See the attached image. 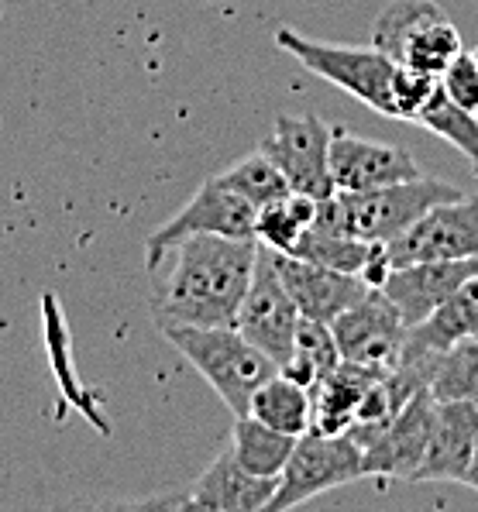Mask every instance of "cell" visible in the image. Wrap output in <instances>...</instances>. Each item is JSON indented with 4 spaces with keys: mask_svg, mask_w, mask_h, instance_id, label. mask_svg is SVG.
Segmentation results:
<instances>
[{
    "mask_svg": "<svg viewBox=\"0 0 478 512\" xmlns=\"http://www.w3.org/2000/svg\"><path fill=\"white\" fill-rule=\"evenodd\" d=\"M166 258L169 275L152 296L159 327H234L255 275L258 238L193 234Z\"/></svg>",
    "mask_w": 478,
    "mask_h": 512,
    "instance_id": "6da1fadb",
    "label": "cell"
},
{
    "mask_svg": "<svg viewBox=\"0 0 478 512\" xmlns=\"http://www.w3.org/2000/svg\"><path fill=\"white\" fill-rule=\"evenodd\" d=\"M454 196H461L458 186L427 176L365 189V193H341V189H334L331 196H324L317 203L313 227L331 234H348V238H362L372 244H389L406 227L417 224L430 207L454 200Z\"/></svg>",
    "mask_w": 478,
    "mask_h": 512,
    "instance_id": "7a4b0ae2",
    "label": "cell"
},
{
    "mask_svg": "<svg viewBox=\"0 0 478 512\" xmlns=\"http://www.w3.org/2000/svg\"><path fill=\"white\" fill-rule=\"evenodd\" d=\"M162 334L207 378L234 416H245L258 385L279 372L276 361L255 348L238 327H162Z\"/></svg>",
    "mask_w": 478,
    "mask_h": 512,
    "instance_id": "3957f363",
    "label": "cell"
},
{
    "mask_svg": "<svg viewBox=\"0 0 478 512\" xmlns=\"http://www.w3.org/2000/svg\"><path fill=\"white\" fill-rule=\"evenodd\" d=\"M276 45L282 52L293 55L303 69H310L313 76H320V80L338 86L348 97H355L358 104L399 121V107H396L399 62H393L386 52L375 49V45L355 49V45L317 42V38H307L293 28H279Z\"/></svg>",
    "mask_w": 478,
    "mask_h": 512,
    "instance_id": "277c9868",
    "label": "cell"
},
{
    "mask_svg": "<svg viewBox=\"0 0 478 512\" xmlns=\"http://www.w3.org/2000/svg\"><path fill=\"white\" fill-rule=\"evenodd\" d=\"M372 45L393 62L441 76L461 49V31L434 0H393L372 25Z\"/></svg>",
    "mask_w": 478,
    "mask_h": 512,
    "instance_id": "5b68a950",
    "label": "cell"
},
{
    "mask_svg": "<svg viewBox=\"0 0 478 512\" xmlns=\"http://www.w3.org/2000/svg\"><path fill=\"white\" fill-rule=\"evenodd\" d=\"M365 478L362 447L351 433H303L296 437V447L282 468L276 495L269 502V512H282L310 502L313 495H324L331 488L351 485Z\"/></svg>",
    "mask_w": 478,
    "mask_h": 512,
    "instance_id": "8992f818",
    "label": "cell"
},
{
    "mask_svg": "<svg viewBox=\"0 0 478 512\" xmlns=\"http://www.w3.org/2000/svg\"><path fill=\"white\" fill-rule=\"evenodd\" d=\"M255 217H258V207H252L241 193H234L221 176L207 179V183L183 203V210H176V217H169L166 224L145 241V265L155 272L166 262L169 251L176 248L179 241L193 238V234L255 238Z\"/></svg>",
    "mask_w": 478,
    "mask_h": 512,
    "instance_id": "52a82bcc",
    "label": "cell"
},
{
    "mask_svg": "<svg viewBox=\"0 0 478 512\" xmlns=\"http://www.w3.org/2000/svg\"><path fill=\"white\" fill-rule=\"evenodd\" d=\"M258 152H265L286 176L293 193L324 200L334 193L331 176V128L313 114H282L272 131L262 138Z\"/></svg>",
    "mask_w": 478,
    "mask_h": 512,
    "instance_id": "ba28073f",
    "label": "cell"
},
{
    "mask_svg": "<svg viewBox=\"0 0 478 512\" xmlns=\"http://www.w3.org/2000/svg\"><path fill=\"white\" fill-rule=\"evenodd\" d=\"M478 258V196H454L430 207L417 224L386 244V262H458Z\"/></svg>",
    "mask_w": 478,
    "mask_h": 512,
    "instance_id": "9c48e42d",
    "label": "cell"
},
{
    "mask_svg": "<svg viewBox=\"0 0 478 512\" xmlns=\"http://www.w3.org/2000/svg\"><path fill=\"white\" fill-rule=\"evenodd\" d=\"M234 327L269 354L276 365L289 358L296 341V327H300V310H296L293 296H289L286 282L276 269V255H272L269 244L258 241V258H255V275L252 286H248L245 299H241V310Z\"/></svg>",
    "mask_w": 478,
    "mask_h": 512,
    "instance_id": "30bf717a",
    "label": "cell"
},
{
    "mask_svg": "<svg viewBox=\"0 0 478 512\" xmlns=\"http://www.w3.org/2000/svg\"><path fill=\"white\" fill-rule=\"evenodd\" d=\"M331 330L344 361H355V365L368 368H393L399 354H403L406 330L410 327L403 324L393 299L382 293L379 286H372L355 306H348L334 320Z\"/></svg>",
    "mask_w": 478,
    "mask_h": 512,
    "instance_id": "8fae6325",
    "label": "cell"
},
{
    "mask_svg": "<svg viewBox=\"0 0 478 512\" xmlns=\"http://www.w3.org/2000/svg\"><path fill=\"white\" fill-rule=\"evenodd\" d=\"M331 176L341 193H365V189L406 183L423 176L410 148L382 145L372 138H358L351 131H331Z\"/></svg>",
    "mask_w": 478,
    "mask_h": 512,
    "instance_id": "7c38bea8",
    "label": "cell"
},
{
    "mask_svg": "<svg viewBox=\"0 0 478 512\" xmlns=\"http://www.w3.org/2000/svg\"><path fill=\"white\" fill-rule=\"evenodd\" d=\"M434 403L437 399L430 396V389L417 392L386 427L365 440L362 444L365 475L413 482V475H417V468H420V458H423V447H427Z\"/></svg>",
    "mask_w": 478,
    "mask_h": 512,
    "instance_id": "4fadbf2b",
    "label": "cell"
},
{
    "mask_svg": "<svg viewBox=\"0 0 478 512\" xmlns=\"http://www.w3.org/2000/svg\"><path fill=\"white\" fill-rule=\"evenodd\" d=\"M272 255H276V269L282 282H286L300 317L320 320V324H334L348 306H355L372 289V282H365L362 275L327 269V265L282 255V251H272Z\"/></svg>",
    "mask_w": 478,
    "mask_h": 512,
    "instance_id": "5bb4252c",
    "label": "cell"
},
{
    "mask_svg": "<svg viewBox=\"0 0 478 512\" xmlns=\"http://www.w3.org/2000/svg\"><path fill=\"white\" fill-rule=\"evenodd\" d=\"M478 272V258H458V262H410L393 265L382 275L379 289L393 299L406 327H417L437 306L448 299L468 275Z\"/></svg>",
    "mask_w": 478,
    "mask_h": 512,
    "instance_id": "9a60e30c",
    "label": "cell"
},
{
    "mask_svg": "<svg viewBox=\"0 0 478 512\" xmlns=\"http://www.w3.org/2000/svg\"><path fill=\"white\" fill-rule=\"evenodd\" d=\"M279 478L252 475L231 447H224L210 468L193 482L190 495L176 499L179 509H207V512H262L276 495Z\"/></svg>",
    "mask_w": 478,
    "mask_h": 512,
    "instance_id": "2e32d148",
    "label": "cell"
},
{
    "mask_svg": "<svg viewBox=\"0 0 478 512\" xmlns=\"http://www.w3.org/2000/svg\"><path fill=\"white\" fill-rule=\"evenodd\" d=\"M478 440V406L472 403H434L427 447L413 482H461Z\"/></svg>",
    "mask_w": 478,
    "mask_h": 512,
    "instance_id": "e0dca14e",
    "label": "cell"
},
{
    "mask_svg": "<svg viewBox=\"0 0 478 512\" xmlns=\"http://www.w3.org/2000/svg\"><path fill=\"white\" fill-rule=\"evenodd\" d=\"M386 368H368L355 365V361H344L338 368H331L324 378L310 385L313 399V416L310 430L313 433H348L351 423L358 420V409H362L365 392L372 389V382Z\"/></svg>",
    "mask_w": 478,
    "mask_h": 512,
    "instance_id": "ac0fdd59",
    "label": "cell"
},
{
    "mask_svg": "<svg viewBox=\"0 0 478 512\" xmlns=\"http://www.w3.org/2000/svg\"><path fill=\"white\" fill-rule=\"evenodd\" d=\"M465 337H478V272L468 275L427 320L406 330L403 354H441Z\"/></svg>",
    "mask_w": 478,
    "mask_h": 512,
    "instance_id": "d6986e66",
    "label": "cell"
},
{
    "mask_svg": "<svg viewBox=\"0 0 478 512\" xmlns=\"http://www.w3.org/2000/svg\"><path fill=\"white\" fill-rule=\"evenodd\" d=\"M248 416L262 420L272 430L289 433V437H303V433H310V416H313L310 389L293 382L289 375L276 372L265 385H258L252 406H248Z\"/></svg>",
    "mask_w": 478,
    "mask_h": 512,
    "instance_id": "ffe728a7",
    "label": "cell"
},
{
    "mask_svg": "<svg viewBox=\"0 0 478 512\" xmlns=\"http://www.w3.org/2000/svg\"><path fill=\"white\" fill-rule=\"evenodd\" d=\"M227 447H231L234 458L245 464L252 475L279 478L289 461V454H293V447H296V437L265 427L262 420H255V416L245 413V416H234V430H231Z\"/></svg>",
    "mask_w": 478,
    "mask_h": 512,
    "instance_id": "44dd1931",
    "label": "cell"
},
{
    "mask_svg": "<svg viewBox=\"0 0 478 512\" xmlns=\"http://www.w3.org/2000/svg\"><path fill=\"white\" fill-rule=\"evenodd\" d=\"M317 203L313 196H303V193H286L279 200L265 203L258 207V217H255V238L262 244H269L272 251H289L300 244L303 234L313 227V217H317Z\"/></svg>",
    "mask_w": 478,
    "mask_h": 512,
    "instance_id": "7402d4cb",
    "label": "cell"
},
{
    "mask_svg": "<svg viewBox=\"0 0 478 512\" xmlns=\"http://www.w3.org/2000/svg\"><path fill=\"white\" fill-rule=\"evenodd\" d=\"M338 365H341V351H338V341H334L331 324L300 317L293 351H289V358L279 365V372L310 389L317 378H324L331 368H338Z\"/></svg>",
    "mask_w": 478,
    "mask_h": 512,
    "instance_id": "603a6c76",
    "label": "cell"
},
{
    "mask_svg": "<svg viewBox=\"0 0 478 512\" xmlns=\"http://www.w3.org/2000/svg\"><path fill=\"white\" fill-rule=\"evenodd\" d=\"M427 389L441 403L478 406V337H465L448 351L434 354Z\"/></svg>",
    "mask_w": 478,
    "mask_h": 512,
    "instance_id": "cb8c5ba5",
    "label": "cell"
},
{
    "mask_svg": "<svg viewBox=\"0 0 478 512\" xmlns=\"http://www.w3.org/2000/svg\"><path fill=\"white\" fill-rule=\"evenodd\" d=\"M417 124H423L430 135L444 138L451 148H458V152L468 159V165H472V172L478 176V114L458 107L448 93L437 90L434 100L423 107Z\"/></svg>",
    "mask_w": 478,
    "mask_h": 512,
    "instance_id": "d4e9b609",
    "label": "cell"
},
{
    "mask_svg": "<svg viewBox=\"0 0 478 512\" xmlns=\"http://www.w3.org/2000/svg\"><path fill=\"white\" fill-rule=\"evenodd\" d=\"M221 179L234 189V193L245 196L252 207H265V203L293 193L286 183V176H282L276 169V162H272L265 152H255V155H248V159L234 162L231 169L221 172Z\"/></svg>",
    "mask_w": 478,
    "mask_h": 512,
    "instance_id": "484cf974",
    "label": "cell"
},
{
    "mask_svg": "<svg viewBox=\"0 0 478 512\" xmlns=\"http://www.w3.org/2000/svg\"><path fill=\"white\" fill-rule=\"evenodd\" d=\"M441 90L448 93L458 107L478 114V62L472 52H458L451 66L441 73Z\"/></svg>",
    "mask_w": 478,
    "mask_h": 512,
    "instance_id": "4316f807",
    "label": "cell"
},
{
    "mask_svg": "<svg viewBox=\"0 0 478 512\" xmlns=\"http://www.w3.org/2000/svg\"><path fill=\"white\" fill-rule=\"evenodd\" d=\"M461 485H468V488H475V492H478V440H475L472 461H468V471H465V478H461Z\"/></svg>",
    "mask_w": 478,
    "mask_h": 512,
    "instance_id": "83f0119b",
    "label": "cell"
},
{
    "mask_svg": "<svg viewBox=\"0 0 478 512\" xmlns=\"http://www.w3.org/2000/svg\"><path fill=\"white\" fill-rule=\"evenodd\" d=\"M472 55H475V62H478V49H475V52H472Z\"/></svg>",
    "mask_w": 478,
    "mask_h": 512,
    "instance_id": "f1b7e54d",
    "label": "cell"
}]
</instances>
